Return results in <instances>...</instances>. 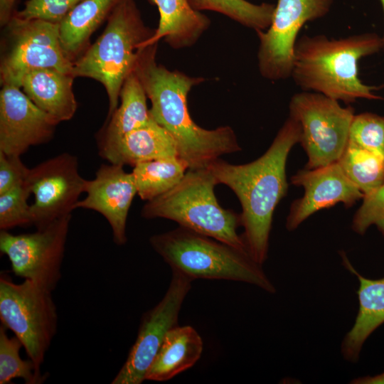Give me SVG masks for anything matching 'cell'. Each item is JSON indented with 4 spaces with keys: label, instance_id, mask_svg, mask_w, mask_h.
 Here are the masks:
<instances>
[{
    "label": "cell",
    "instance_id": "obj_1",
    "mask_svg": "<svg viewBox=\"0 0 384 384\" xmlns=\"http://www.w3.org/2000/svg\"><path fill=\"white\" fill-rule=\"evenodd\" d=\"M157 47L158 43H154L142 48L132 70L151 101L152 118L174 139L178 157L187 164L188 169H197L208 167L223 155L241 151L230 127L206 129L192 119L188 95L204 78L191 77L158 64Z\"/></svg>",
    "mask_w": 384,
    "mask_h": 384
},
{
    "label": "cell",
    "instance_id": "obj_2",
    "mask_svg": "<svg viewBox=\"0 0 384 384\" xmlns=\"http://www.w3.org/2000/svg\"><path fill=\"white\" fill-rule=\"evenodd\" d=\"M300 136L299 123L289 115L268 149L256 160L236 165L219 158L208 166L218 184L228 186L238 197L247 250L262 265L267 258L274 211L287 191V159Z\"/></svg>",
    "mask_w": 384,
    "mask_h": 384
},
{
    "label": "cell",
    "instance_id": "obj_3",
    "mask_svg": "<svg viewBox=\"0 0 384 384\" xmlns=\"http://www.w3.org/2000/svg\"><path fill=\"white\" fill-rule=\"evenodd\" d=\"M383 49L382 36L364 33L338 39L325 35H303L294 50L291 78L303 91L323 94L349 104L358 99L382 100L380 87L359 78V62Z\"/></svg>",
    "mask_w": 384,
    "mask_h": 384
},
{
    "label": "cell",
    "instance_id": "obj_4",
    "mask_svg": "<svg viewBox=\"0 0 384 384\" xmlns=\"http://www.w3.org/2000/svg\"><path fill=\"white\" fill-rule=\"evenodd\" d=\"M153 250L171 267L190 279H225L255 285L274 294L276 288L248 252L189 229L152 235Z\"/></svg>",
    "mask_w": 384,
    "mask_h": 384
},
{
    "label": "cell",
    "instance_id": "obj_5",
    "mask_svg": "<svg viewBox=\"0 0 384 384\" xmlns=\"http://www.w3.org/2000/svg\"><path fill=\"white\" fill-rule=\"evenodd\" d=\"M216 185L208 167L188 169L174 188L146 201L141 215L175 221L181 227L247 252L242 236L238 233L240 214L220 206L215 195Z\"/></svg>",
    "mask_w": 384,
    "mask_h": 384
},
{
    "label": "cell",
    "instance_id": "obj_6",
    "mask_svg": "<svg viewBox=\"0 0 384 384\" xmlns=\"http://www.w3.org/2000/svg\"><path fill=\"white\" fill-rule=\"evenodd\" d=\"M154 31L144 24L134 0H126L111 14L100 37L73 63L75 78H92L104 86L107 117L119 106L122 86Z\"/></svg>",
    "mask_w": 384,
    "mask_h": 384
},
{
    "label": "cell",
    "instance_id": "obj_7",
    "mask_svg": "<svg viewBox=\"0 0 384 384\" xmlns=\"http://www.w3.org/2000/svg\"><path fill=\"white\" fill-rule=\"evenodd\" d=\"M51 293L29 279L17 284L1 274V321L21 341L40 373L58 326L57 308Z\"/></svg>",
    "mask_w": 384,
    "mask_h": 384
},
{
    "label": "cell",
    "instance_id": "obj_8",
    "mask_svg": "<svg viewBox=\"0 0 384 384\" xmlns=\"http://www.w3.org/2000/svg\"><path fill=\"white\" fill-rule=\"evenodd\" d=\"M289 110L300 124L299 143L308 157L305 168L336 162L348 143L353 107H341L338 101L321 93L303 91L292 97Z\"/></svg>",
    "mask_w": 384,
    "mask_h": 384
},
{
    "label": "cell",
    "instance_id": "obj_9",
    "mask_svg": "<svg viewBox=\"0 0 384 384\" xmlns=\"http://www.w3.org/2000/svg\"><path fill=\"white\" fill-rule=\"evenodd\" d=\"M4 27L0 63L1 85L21 88L24 75L37 68L73 74V63L61 46L59 24L40 19H22L13 14Z\"/></svg>",
    "mask_w": 384,
    "mask_h": 384
},
{
    "label": "cell",
    "instance_id": "obj_10",
    "mask_svg": "<svg viewBox=\"0 0 384 384\" xmlns=\"http://www.w3.org/2000/svg\"><path fill=\"white\" fill-rule=\"evenodd\" d=\"M72 213L63 215L31 233L13 235L1 230L0 251L13 272L53 292L61 279Z\"/></svg>",
    "mask_w": 384,
    "mask_h": 384
},
{
    "label": "cell",
    "instance_id": "obj_11",
    "mask_svg": "<svg viewBox=\"0 0 384 384\" xmlns=\"http://www.w3.org/2000/svg\"><path fill=\"white\" fill-rule=\"evenodd\" d=\"M334 0H278L270 26L257 31L258 69L265 79L291 78L294 50L303 26L326 16Z\"/></svg>",
    "mask_w": 384,
    "mask_h": 384
},
{
    "label": "cell",
    "instance_id": "obj_12",
    "mask_svg": "<svg viewBox=\"0 0 384 384\" xmlns=\"http://www.w3.org/2000/svg\"><path fill=\"white\" fill-rule=\"evenodd\" d=\"M193 281L172 272L169 288L161 300L142 318L134 343L112 384H141L166 334L178 325L183 302Z\"/></svg>",
    "mask_w": 384,
    "mask_h": 384
},
{
    "label": "cell",
    "instance_id": "obj_13",
    "mask_svg": "<svg viewBox=\"0 0 384 384\" xmlns=\"http://www.w3.org/2000/svg\"><path fill=\"white\" fill-rule=\"evenodd\" d=\"M78 169L77 156L66 152L30 169L25 183L34 195L31 210L36 229L75 209L87 181Z\"/></svg>",
    "mask_w": 384,
    "mask_h": 384
},
{
    "label": "cell",
    "instance_id": "obj_14",
    "mask_svg": "<svg viewBox=\"0 0 384 384\" xmlns=\"http://www.w3.org/2000/svg\"><path fill=\"white\" fill-rule=\"evenodd\" d=\"M58 124L38 107L20 87L1 85L0 151L21 156L29 147L48 142Z\"/></svg>",
    "mask_w": 384,
    "mask_h": 384
},
{
    "label": "cell",
    "instance_id": "obj_15",
    "mask_svg": "<svg viewBox=\"0 0 384 384\" xmlns=\"http://www.w3.org/2000/svg\"><path fill=\"white\" fill-rule=\"evenodd\" d=\"M291 183L304 189V196L293 201L286 220V228L292 231L316 211L338 203L346 208L363 199L364 194L346 176L338 163L304 169L292 176Z\"/></svg>",
    "mask_w": 384,
    "mask_h": 384
},
{
    "label": "cell",
    "instance_id": "obj_16",
    "mask_svg": "<svg viewBox=\"0 0 384 384\" xmlns=\"http://www.w3.org/2000/svg\"><path fill=\"white\" fill-rule=\"evenodd\" d=\"M120 164H102L92 180L87 181V196L79 200L75 209L92 210L102 215L112 232L117 245L127 242L126 225L132 201L137 194L132 173Z\"/></svg>",
    "mask_w": 384,
    "mask_h": 384
},
{
    "label": "cell",
    "instance_id": "obj_17",
    "mask_svg": "<svg viewBox=\"0 0 384 384\" xmlns=\"http://www.w3.org/2000/svg\"><path fill=\"white\" fill-rule=\"evenodd\" d=\"M340 255L344 267L355 275L359 282L356 292L358 313L352 328L341 345L343 358L356 363L367 338L384 324V277L373 279L363 277L354 268L343 251Z\"/></svg>",
    "mask_w": 384,
    "mask_h": 384
},
{
    "label": "cell",
    "instance_id": "obj_18",
    "mask_svg": "<svg viewBox=\"0 0 384 384\" xmlns=\"http://www.w3.org/2000/svg\"><path fill=\"white\" fill-rule=\"evenodd\" d=\"M73 73L52 68H37L23 77L21 88L41 110L59 123L73 118L78 102L73 90Z\"/></svg>",
    "mask_w": 384,
    "mask_h": 384
},
{
    "label": "cell",
    "instance_id": "obj_19",
    "mask_svg": "<svg viewBox=\"0 0 384 384\" xmlns=\"http://www.w3.org/2000/svg\"><path fill=\"white\" fill-rule=\"evenodd\" d=\"M156 6L159 21L153 36L145 47L158 43L161 39L173 49L193 46L208 29L210 21L201 11L195 10L188 0H149Z\"/></svg>",
    "mask_w": 384,
    "mask_h": 384
},
{
    "label": "cell",
    "instance_id": "obj_20",
    "mask_svg": "<svg viewBox=\"0 0 384 384\" xmlns=\"http://www.w3.org/2000/svg\"><path fill=\"white\" fill-rule=\"evenodd\" d=\"M100 156L110 164L133 167L144 161L178 157L173 137L154 119L124 135Z\"/></svg>",
    "mask_w": 384,
    "mask_h": 384
},
{
    "label": "cell",
    "instance_id": "obj_21",
    "mask_svg": "<svg viewBox=\"0 0 384 384\" xmlns=\"http://www.w3.org/2000/svg\"><path fill=\"white\" fill-rule=\"evenodd\" d=\"M120 105L107 118L97 134L99 155L110 149L129 132L148 124L153 118L147 96L133 70L125 79L119 94Z\"/></svg>",
    "mask_w": 384,
    "mask_h": 384
},
{
    "label": "cell",
    "instance_id": "obj_22",
    "mask_svg": "<svg viewBox=\"0 0 384 384\" xmlns=\"http://www.w3.org/2000/svg\"><path fill=\"white\" fill-rule=\"evenodd\" d=\"M203 342L198 331L191 326L178 325L166 335L145 380L166 381L193 367L200 359Z\"/></svg>",
    "mask_w": 384,
    "mask_h": 384
},
{
    "label": "cell",
    "instance_id": "obj_23",
    "mask_svg": "<svg viewBox=\"0 0 384 384\" xmlns=\"http://www.w3.org/2000/svg\"><path fill=\"white\" fill-rule=\"evenodd\" d=\"M126 0H82L59 23L61 46L74 63L87 48L92 34Z\"/></svg>",
    "mask_w": 384,
    "mask_h": 384
},
{
    "label": "cell",
    "instance_id": "obj_24",
    "mask_svg": "<svg viewBox=\"0 0 384 384\" xmlns=\"http://www.w3.org/2000/svg\"><path fill=\"white\" fill-rule=\"evenodd\" d=\"M188 169L179 157H171L141 162L132 171L137 194L143 201L152 200L177 185Z\"/></svg>",
    "mask_w": 384,
    "mask_h": 384
},
{
    "label": "cell",
    "instance_id": "obj_25",
    "mask_svg": "<svg viewBox=\"0 0 384 384\" xmlns=\"http://www.w3.org/2000/svg\"><path fill=\"white\" fill-rule=\"evenodd\" d=\"M337 162L364 195L384 183V159L371 151L348 142Z\"/></svg>",
    "mask_w": 384,
    "mask_h": 384
},
{
    "label": "cell",
    "instance_id": "obj_26",
    "mask_svg": "<svg viewBox=\"0 0 384 384\" xmlns=\"http://www.w3.org/2000/svg\"><path fill=\"white\" fill-rule=\"evenodd\" d=\"M196 11L223 14L249 28L265 31L270 26L275 5L253 4L247 0H188Z\"/></svg>",
    "mask_w": 384,
    "mask_h": 384
},
{
    "label": "cell",
    "instance_id": "obj_27",
    "mask_svg": "<svg viewBox=\"0 0 384 384\" xmlns=\"http://www.w3.org/2000/svg\"><path fill=\"white\" fill-rule=\"evenodd\" d=\"M6 327H0V384L11 383L14 378H22L26 384L42 383L45 375L38 373L33 361L23 360L20 349L21 341L16 336L9 337Z\"/></svg>",
    "mask_w": 384,
    "mask_h": 384
},
{
    "label": "cell",
    "instance_id": "obj_28",
    "mask_svg": "<svg viewBox=\"0 0 384 384\" xmlns=\"http://www.w3.org/2000/svg\"><path fill=\"white\" fill-rule=\"evenodd\" d=\"M348 142L384 159V117L370 112L355 114Z\"/></svg>",
    "mask_w": 384,
    "mask_h": 384
},
{
    "label": "cell",
    "instance_id": "obj_29",
    "mask_svg": "<svg viewBox=\"0 0 384 384\" xmlns=\"http://www.w3.org/2000/svg\"><path fill=\"white\" fill-rule=\"evenodd\" d=\"M31 193L23 183L0 194L1 230L33 225L31 205L28 203Z\"/></svg>",
    "mask_w": 384,
    "mask_h": 384
},
{
    "label": "cell",
    "instance_id": "obj_30",
    "mask_svg": "<svg viewBox=\"0 0 384 384\" xmlns=\"http://www.w3.org/2000/svg\"><path fill=\"white\" fill-rule=\"evenodd\" d=\"M373 225L384 235V183L364 195L361 206L353 215L351 228L357 234L364 235Z\"/></svg>",
    "mask_w": 384,
    "mask_h": 384
},
{
    "label": "cell",
    "instance_id": "obj_31",
    "mask_svg": "<svg viewBox=\"0 0 384 384\" xmlns=\"http://www.w3.org/2000/svg\"><path fill=\"white\" fill-rule=\"evenodd\" d=\"M82 0H27L14 13L22 19H40L59 24Z\"/></svg>",
    "mask_w": 384,
    "mask_h": 384
},
{
    "label": "cell",
    "instance_id": "obj_32",
    "mask_svg": "<svg viewBox=\"0 0 384 384\" xmlns=\"http://www.w3.org/2000/svg\"><path fill=\"white\" fill-rule=\"evenodd\" d=\"M29 171L19 156L0 151V194L25 183Z\"/></svg>",
    "mask_w": 384,
    "mask_h": 384
},
{
    "label": "cell",
    "instance_id": "obj_33",
    "mask_svg": "<svg viewBox=\"0 0 384 384\" xmlns=\"http://www.w3.org/2000/svg\"><path fill=\"white\" fill-rule=\"evenodd\" d=\"M16 0H0V23L4 26L14 14Z\"/></svg>",
    "mask_w": 384,
    "mask_h": 384
},
{
    "label": "cell",
    "instance_id": "obj_34",
    "mask_svg": "<svg viewBox=\"0 0 384 384\" xmlns=\"http://www.w3.org/2000/svg\"><path fill=\"white\" fill-rule=\"evenodd\" d=\"M352 384H384V372L375 375L361 376L353 379Z\"/></svg>",
    "mask_w": 384,
    "mask_h": 384
},
{
    "label": "cell",
    "instance_id": "obj_35",
    "mask_svg": "<svg viewBox=\"0 0 384 384\" xmlns=\"http://www.w3.org/2000/svg\"><path fill=\"white\" fill-rule=\"evenodd\" d=\"M380 2L381 4V6H382V9H383V17H384V0H380ZM382 39H383V50H384V32H383V34L382 36Z\"/></svg>",
    "mask_w": 384,
    "mask_h": 384
}]
</instances>
